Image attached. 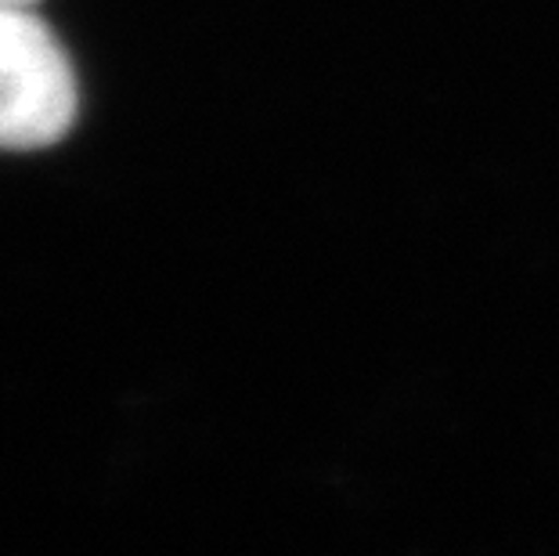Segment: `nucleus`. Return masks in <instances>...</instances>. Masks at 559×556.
Instances as JSON below:
<instances>
[{
  "mask_svg": "<svg viewBox=\"0 0 559 556\" xmlns=\"http://www.w3.org/2000/svg\"><path fill=\"white\" fill-rule=\"evenodd\" d=\"M76 73L55 29L22 4H0V149L37 152L76 120Z\"/></svg>",
  "mask_w": 559,
  "mask_h": 556,
  "instance_id": "obj_1",
  "label": "nucleus"
},
{
  "mask_svg": "<svg viewBox=\"0 0 559 556\" xmlns=\"http://www.w3.org/2000/svg\"><path fill=\"white\" fill-rule=\"evenodd\" d=\"M0 4H22V8H33L37 0H0Z\"/></svg>",
  "mask_w": 559,
  "mask_h": 556,
  "instance_id": "obj_2",
  "label": "nucleus"
}]
</instances>
